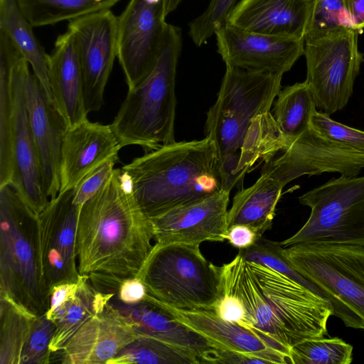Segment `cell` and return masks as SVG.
Here are the masks:
<instances>
[{"instance_id":"cell-1","label":"cell","mask_w":364,"mask_h":364,"mask_svg":"<svg viewBox=\"0 0 364 364\" xmlns=\"http://www.w3.org/2000/svg\"><path fill=\"white\" fill-rule=\"evenodd\" d=\"M154 235L127 174L114 168L107 183L80 207L75 241L80 274L136 277L154 247Z\"/></svg>"},{"instance_id":"cell-2","label":"cell","mask_w":364,"mask_h":364,"mask_svg":"<svg viewBox=\"0 0 364 364\" xmlns=\"http://www.w3.org/2000/svg\"><path fill=\"white\" fill-rule=\"evenodd\" d=\"M122 168L138 206L150 219L225 189L218 149L208 135L163 145Z\"/></svg>"},{"instance_id":"cell-3","label":"cell","mask_w":364,"mask_h":364,"mask_svg":"<svg viewBox=\"0 0 364 364\" xmlns=\"http://www.w3.org/2000/svg\"><path fill=\"white\" fill-rule=\"evenodd\" d=\"M181 48V28L166 23L154 68L129 89L110 124L122 147L136 145L146 153L175 141V85Z\"/></svg>"},{"instance_id":"cell-4","label":"cell","mask_w":364,"mask_h":364,"mask_svg":"<svg viewBox=\"0 0 364 364\" xmlns=\"http://www.w3.org/2000/svg\"><path fill=\"white\" fill-rule=\"evenodd\" d=\"M282 75L226 66L214 105L207 113L205 136L218 149L225 188L242 182L240 154L255 119L270 112L281 90Z\"/></svg>"},{"instance_id":"cell-5","label":"cell","mask_w":364,"mask_h":364,"mask_svg":"<svg viewBox=\"0 0 364 364\" xmlns=\"http://www.w3.org/2000/svg\"><path fill=\"white\" fill-rule=\"evenodd\" d=\"M0 291L37 315L49 308L43 279L38 214L11 186L0 187Z\"/></svg>"},{"instance_id":"cell-6","label":"cell","mask_w":364,"mask_h":364,"mask_svg":"<svg viewBox=\"0 0 364 364\" xmlns=\"http://www.w3.org/2000/svg\"><path fill=\"white\" fill-rule=\"evenodd\" d=\"M304 277L328 296L333 316L364 330V244L316 241L284 247Z\"/></svg>"},{"instance_id":"cell-7","label":"cell","mask_w":364,"mask_h":364,"mask_svg":"<svg viewBox=\"0 0 364 364\" xmlns=\"http://www.w3.org/2000/svg\"><path fill=\"white\" fill-rule=\"evenodd\" d=\"M136 277L151 296L177 309H214L220 297L218 266L198 244H154Z\"/></svg>"},{"instance_id":"cell-8","label":"cell","mask_w":364,"mask_h":364,"mask_svg":"<svg viewBox=\"0 0 364 364\" xmlns=\"http://www.w3.org/2000/svg\"><path fill=\"white\" fill-rule=\"evenodd\" d=\"M359 33L353 27L336 26L310 28L304 36L305 81L316 107L328 114L343 109L352 96L364 61Z\"/></svg>"},{"instance_id":"cell-9","label":"cell","mask_w":364,"mask_h":364,"mask_svg":"<svg viewBox=\"0 0 364 364\" xmlns=\"http://www.w3.org/2000/svg\"><path fill=\"white\" fill-rule=\"evenodd\" d=\"M28 63L21 55L11 73L10 96L0 102V171L13 168L10 186L36 214L49 202L45 194L26 96Z\"/></svg>"},{"instance_id":"cell-10","label":"cell","mask_w":364,"mask_h":364,"mask_svg":"<svg viewBox=\"0 0 364 364\" xmlns=\"http://www.w3.org/2000/svg\"><path fill=\"white\" fill-rule=\"evenodd\" d=\"M310 208L305 224L284 247L316 241L364 244V176L332 178L299 198Z\"/></svg>"},{"instance_id":"cell-11","label":"cell","mask_w":364,"mask_h":364,"mask_svg":"<svg viewBox=\"0 0 364 364\" xmlns=\"http://www.w3.org/2000/svg\"><path fill=\"white\" fill-rule=\"evenodd\" d=\"M247 263L282 322L291 348L327 334V322L333 315L328 301L269 267L253 262Z\"/></svg>"},{"instance_id":"cell-12","label":"cell","mask_w":364,"mask_h":364,"mask_svg":"<svg viewBox=\"0 0 364 364\" xmlns=\"http://www.w3.org/2000/svg\"><path fill=\"white\" fill-rule=\"evenodd\" d=\"M163 0H130L117 16V55L129 89L141 82L159 58L165 25Z\"/></svg>"},{"instance_id":"cell-13","label":"cell","mask_w":364,"mask_h":364,"mask_svg":"<svg viewBox=\"0 0 364 364\" xmlns=\"http://www.w3.org/2000/svg\"><path fill=\"white\" fill-rule=\"evenodd\" d=\"M68 30L81 65L86 111L97 112L117 55V16L102 10L68 21Z\"/></svg>"},{"instance_id":"cell-14","label":"cell","mask_w":364,"mask_h":364,"mask_svg":"<svg viewBox=\"0 0 364 364\" xmlns=\"http://www.w3.org/2000/svg\"><path fill=\"white\" fill-rule=\"evenodd\" d=\"M279 156L265 162L262 171L284 187L303 175L325 172L356 177L364 168V154L334 142L309 126L295 139L288 141Z\"/></svg>"},{"instance_id":"cell-15","label":"cell","mask_w":364,"mask_h":364,"mask_svg":"<svg viewBox=\"0 0 364 364\" xmlns=\"http://www.w3.org/2000/svg\"><path fill=\"white\" fill-rule=\"evenodd\" d=\"M73 188L60 192L38 214L41 272L46 288L75 282L80 273L75 253L80 207L73 202Z\"/></svg>"},{"instance_id":"cell-16","label":"cell","mask_w":364,"mask_h":364,"mask_svg":"<svg viewBox=\"0 0 364 364\" xmlns=\"http://www.w3.org/2000/svg\"><path fill=\"white\" fill-rule=\"evenodd\" d=\"M214 34L217 51L228 67L283 75L304 55V39L252 33L227 23Z\"/></svg>"},{"instance_id":"cell-17","label":"cell","mask_w":364,"mask_h":364,"mask_svg":"<svg viewBox=\"0 0 364 364\" xmlns=\"http://www.w3.org/2000/svg\"><path fill=\"white\" fill-rule=\"evenodd\" d=\"M220 293L235 296L241 304L243 328L255 334L290 362L291 346L284 328L259 287L245 259L238 252L218 267Z\"/></svg>"},{"instance_id":"cell-18","label":"cell","mask_w":364,"mask_h":364,"mask_svg":"<svg viewBox=\"0 0 364 364\" xmlns=\"http://www.w3.org/2000/svg\"><path fill=\"white\" fill-rule=\"evenodd\" d=\"M230 191L223 189L198 202L151 219L156 245L224 242Z\"/></svg>"},{"instance_id":"cell-19","label":"cell","mask_w":364,"mask_h":364,"mask_svg":"<svg viewBox=\"0 0 364 364\" xmlns=\"http://www.w3.org/2000/svg\"><path fill=\"white\" fill-rule=\"evenodd\" d=\"M137 336L130 322L108 301L60 351L51 354V360L63 364L107 363Z\"/></svg>"},{"instance_id":"cell-20","label":"cell","mask_w":364,"mask_h":364,"mask_svg":"<svg viewBox=\"0 0 364 364\" xmlns=\"http://www.w3.org/2000/svg\"><path fill=\"white\" fill-rule=\"evenodd\" d=\"M26 96L43 189L51 200L60 191L61 151L68 127L30 70L26 77Z\"/></svg>"},{"instance_id":"cell-21","label":"cell","mask_w":364,"mask_h":364,"mask_svg":"<svg viewBox=\"0 0 364 364\" xmlns=\"http://www.w3.org/2000/svg\"><path fill=\"white\" fill-rule=\"evenodd\" d=\"M121 148L110 124L86 119L68 128L61 151L59 193L74 188L106 161H119Z\"/></svg>"},{"instance_id":"cell-22","label":"cell","mask_w":364,"mask_h":364,"mask_svg":"<svg viewBox=\"0 0 364 364\" xmlns=\"http://www.w3.org/2000/svg\"><path fill=\"white\" fill-rule=\"evenodd\" d=\"M314 10V0H241L227 23L252 33L304 39Z\"/></svg>"},{"instance_id":"cell-23","label":"cell","mask_w":364,"mask_h":364,"mask_svg":"<svg viewBox=\"0 0 364 364\" xmlns=\"http://www.w3.org/2000/svg\"><path fill=\"white\" fill-rule=\"evenodd\" d=\"M155 300L177 321L203 336L212 348L247 353L265 363H290L252 332L221 319L214 309H181Z\"/></svg>"},{"instance_id":"cell-24","label":"cell","mask_w":364,"mask_h":364,"mask_svg":"<svg viewBox=\"0 0 364 364\" xmlns=\"http://www.w3.org/2000/svg\"><path fill=\"white\" fill-rule=\"evenodd\" d=\"M48 68L55 107L68 128L87 119L81 65L73 36L68 29L58 36L48 55Z\"/></svg>"},{"instance_id":"cell-25","label":"cell","mask_w":364,"mask_h":364,"mask_svg":"<svg viewBox=\"0 0 364 364\" xmlns=\"http://www.w3.org/2000/svg\"><path fill=\"white\" fill-rule=\"evenodd\" d=\"M109 304L130 322L138 335L188 348L195 351L199 359L212 348L203 336L177 321L149 293L144 301L136 304L123 303L113 294Z\"/></svg>"},{"instance_id":"cell-26","label":"cell","mask_w":364,"mask_h":364,"mask_svg":"<svg viewBox=\"0 0 364 364\" xmlns=\"http://www.w3.org/2000/svg\"><path fill=\"white\" fill-rule=\"evenodd\" d=\"M284 186L265 173L247 188L238 191L228 211V227L245 225L260 237L271 229Z\"/></svg>"},{"instance_id":"cell-27","label":"cell","mask_w":364,"mask_h":364,"mask_svg":"<svg viewBox=\"0 0 364 364\" xmlns=\"http://www.w3.org/2000/svg\"><path fill=\"white\" fill-rule=\"evenodd\" d=\"M95 289L87 274H80L77 289L52 316L55 331L50 344L52 353L60 351L72 336L113 296Z\"/></svg>"},{"instance_id":"cell-28","label":"cell","mask_w":364,"mask_h":364,"mask_svg":"<svg viewBox=\"0 0 364 364\" xmlns=\"http://www.w3.org/2000/svg\"><path fill=\"white\" fill-rule=\"evenodd\" d=\"M21 12L16 0L0 4V30L5 32L31 66L48 102L55 106L50 86L48 55Z\"/></svg>"},{"instance_id":"cell-29","label":"cell","mask_w":364,"mask_h":364,"mask_svg":"<svg viewBox=\"0 0 364 364\" xmlns=\"http://www.w3.org/2000/svg\"><path fill=\"white\" fill-rule=\"evenodd\" d=\"M38 316L0 291V364H21Z\"/></svg>"},{"instance_id":"cell-30","label":"cell","mask_w":364,"mask_h":364,"mask_svg":"<svg viewBox=\"0 0 364 364\" xmlns=\"http://www.w3.org/2000/svg\"><path fill=\"white\" fill-rule=\"evenodd\" d=\"M271 114L287 141L297 138L309 126L316 110L311 90L306 81L281 90Z\"/></svg>"},{"instance_id":"cell-31","label":"cell","mask_w":364,"mask_h":364,"mask_svg":"<svg viewBox=\"0 0 364 364\" xmlns=\"http://www.w3.org/2000/svg\"><path fill=\"white\" fill-rule=\"evenodd\" d=\"M121 0H16L33 27L54 25L102 10L110 9Z\"/></svg>"},{"instance_id":"cell-32","label":"cell","mask_w":364,"mask_h":364,"mask_svg":"<svg viewBox=\"0 0 364 364\" xmlns=\"http://www.w3.org/2000/svg\"><path fill=\"white\" fill-rule=\"evenodd\" d=\"M199 364L193 350L154 337L138 335L107 364Z\"/></svg>"},{"instance_id":"cell-33","label":"cell","mask_w":364,"mask_h":364,"mask_svg":"<svg viewBox=\"0 0 364 364\" xmlns=\"http://www.w3.org/2000/svg\"><path fill=\"white\" fill-rule=\"evenodd\" d=\"M353 346L339 338H317L299 343L291 348V364H349Z\"/></svg>"},{"instance_id":"cell-34","label":"cell","mask_w":364,"mask_h":364,"mask_svg":"<svg viewBox=\"0 0 364 364\" xmlns=\"http://www.w3.org/2000/svg\"><path fill=\"white\" fill-rule=\"evenodd\" d=\"M283 249L281 242L262 237L254 245L247 249L239 250L238 252L245 260L269 267L287 275L330 303L325 292L294 269L285 257Z\"/></svg>"},{"instance_id":"cell-35","label":"cell","mask_w":364,"mask_h":364,"mask_svg":"<svg viewBox=\"0 0 364 364\" xmlns=\"http://www.w3.org/2000/svg\"><path fill=\"white\" fill-rule=\"evenodd\" d=\"M237 0H210L207 9L189 23L188 34L194 44L201 46L215 33V28L227 23Z\"/></svg>"},{"instance_id":"cell-36","label":"cell","mask_w":364,"mask_h":364,"mask_svg":"<svg viewBox=\"0 0 364 364\" xmlns=\"http://www.w3.org/2000/svg\"><path fill=\"white\" fill-rule=\"evenodd\" d=\"M310 126L323 136L364 154V131L336 122L328 114L316 110L311 117Z\"/></svg>"},{"instance_id":"cell-37","label":"cell","mask_w":364,"mask_h":364,"mask_svg":"<svg viewBox=\"0 0 364 364\" xmlns=\"http://www.w3.org/2000/svg\"><path fill=\"white\" fill-rule=\"evenodd\" d=\"M55 331V323L46 314L38 315L22 353L21 364L51 363L50 344Z\"/></svg>"},{"instance_id":"cell-38","label":"cell","mask_w":364,"mask_h":364,"mask_svg":"<svg viewBox=\"0 0 364 364\" xmlns=\"http://www.w3.org/2000/svg\"><path fill=\"white\" fill-rule=\"evenodd\" d=\"M336 26L353 27L346 0H314L311 28H326Z\"/></svg>"},{"instance_id":"cell-39","label":"cell","mask_w":364,"mask_h":364,"mask_svg":"<svg viewBox=\"0 0 364 364\" xmlns=\"http://www.w3.org/2000/svg\"><path fill=\"white\" fill-rule=\"evenodd\" d=\"M118 161L111 159L85 177L73 188V202L81 207L93 197L109 181Z\"/></svg>"},{"instance_id":"cell-40","label":"cell","mask_w":364,"mask_h":364,"mask_svg":"<svg viewBox=\"0 0 364 364\" xmlns=\"http://www.w3.org/2000/svg\"><path fill=\"white\" fill-rule=\"evenodd\" d=\"M200 363L249 364L265 363L262 359L242 352L210 348L200 358Z\"/></svg>"},{"instance_id":"cell-41","label":"cell","mask_w":364,"mask_h":364,"mask_svg":"<svg viewBox=\"0 0 364 364\" xmlns=\"http://www.w3.org/2000/svg\"><path fill=\"white\" fill-rule=\"evenodd\" d=\"M262 237L252 228L245 225H234L228 227L226 240L232 247L244 250L254 245Z\"/></svg>"},{"instance_id":"cell-42","label":"cell","mask_w":364,"mask_h":364,"mask_svg":"<svg viewBox=\"0 0 364 364\" xmlns=\"http://www.w3.org/2000/svg\"><path fill=\"white\" fill-rule=\"evenodd\" d=\"M77 287L75 282H64L53 286L49 291V308L46 313L48 318L60 309V307L75 293Z\"/></svg>"},{"instance_id":"cell-43","label":"cell","mask_w":364,"mask_h":364,"mask_svg":"<svg viewBox=\"0 0 364 364\" xmlns=\"http://www.w3.org/2000/svg\"><path fill=\"white\" fill-rule=\"evenodd\" d=\"M353 28L359 31L364 28V0H346Z\"/></svg>"},{"instance_id":"cell-44","label":"cell","mask_w":364,"mask_h":364,"mask_svg":"<svg viewBox=\"0 0 364 364\" xmlns=\"http://www.w3.org/2000/svg\"><path fill=\"white\" fill-rule=\"evenodd\" d=\"M183 0H163L164 16L166 18L173 11Z\"/></svg>"},{"instance_id":"cell-45","label":"cell","mask_w":364,"mask_h":364,"mask_svg":"<svg viewBox=\"0 0 364 364\" xmlns=\"http://www.w3.org/2000/svg\"><path fill=\"white\" fill-rule=\"evenodd\" d=\"M4 0H0V4L4 2Z\"/></svg>"}]
</instances>
